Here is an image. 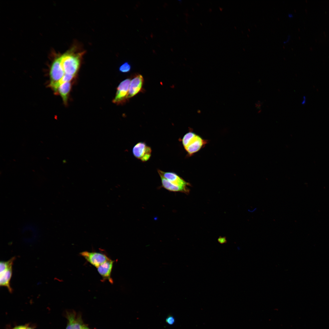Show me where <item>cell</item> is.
I'll return each instance as SVG.
<instances>
[{"label":"cell","mask_w":329,"mask_h":329,"mask_svg":"<svg viewBox=\"0 0 329 329\" xmlns=\"http://www.w3.org/2000/svg\"><path fill=\"white\" fill-rule=\"evenodd\" d=\"M27 329H33L30 327H27Z\"/></svg>","instance_id":"cb8c5ba5"},{"label":"cell","mask_w":329,"mask_h":329,"mask_svg":"<svg viewBox=\"0 0 329 329\" xmlns=\"http://www.w3.org/2000/svg\"><path fill=\"white\" fill-rule=\"evenodd\" d=\"M65 73L60 56L55 59L51 65L50 72L49 86L52 88L62 78Z\"/></svg>","instance_id":"3957f363"},{"label":"cell","mask_w":329,"mask_h":329,"mask_svg":"<svg viewBox=\"0 0 329 329\" xmlns=\"http://www.w3.org/2000/svg\"><path fill=\"white\" fill-rule=\"evenodd\" d=\"M131 80L126 79L122 81L118 86L115 98L113 102L119 104L124 102L127 99Z\"/></svg>","instance_id":"52a82bcc"},{"label":"cell","mask_w":329,"mask_h":329,"mask_svg":"<svg viewBox=\"0 0 329 329\" xmlns=\"http://www.w3.org/2000/svg\"><path fill=\"white\" fill-rule=\"evenodd\" d=\"M175 321L174 317L171 315H168L166 319V322L170 325H173L175 323Z\"/></svg>","instance_id":"2e32d148"},{"label":"cell","mask_w":329,"mask_h":329,"mask_svg":"<svg viewBox=\"0 0 329 329\" xmlns=\"http://www.w3.org/2000/svg\"><path fill=\"white\" fill-rule=\"evenodd\" d=\"M85 51L74 53L73 51L60 56L61 63L65 74L75 76L79 69Z\"/></svg>","instance_id":"6da1fadb"},{"label":"cell","mask_w":329,"mask_h":329,"mask_svg":"<svg viewBox=\"0 0 329 329\" xmlns=\"http://www.w3.org/2000/svg\"><path fill=\"white\" fill-rule=\"evenodd\" d=\"M157 172L159 176L163 177L173 184L189 191L188 186H190V184L176 173L164 172L159 169L157 170Z\"/></svg>","instance_id":"8992f818"},{"label":"cell","mask_w":329,"mask_h":329,"mask_svg":"<svg viewBox=\"0 0 329 329\" xmlns=\"http://www.w3.org/2000/svg\"><path fill=\"white\" fill-rule=\"evenodd\" d=\"M160 176L162 186L166 190L172 192H181L187 193L189 192V191L173 184L163 177Z\"/></svg>","instance_id":"7c38bea8"},{"label":"cell","mask_w":329,"mask_h":329,"mask_svg":"<svg viewBox=\"0 0 329 329\" xmlns=\"http://www.w3.org/2000/svg\"><path fill=\"white\" fill-rule=\"evenodd\" d=\"M288 18H292L293 17V15L292 13H289L288 14Z\"/></svg>","instance_id":"44dd1931"},{"label":"cell","mask_w":329,"mask_h":329,"mask_svg":"<svg viewBox=\"0 0 329 329\" xmlns=\"http://www.w3.org/2000/svg\"><path fill=\"white\" fill-rule=\"evenodd\" d=\"M71 83L70 82H66L62 84L58 87L57 92L61 95L63 102L66 104L68 100V95L71 88Z\"/></svg>","instance_id":"4fadbf2b"},{"label":"cell","mask_w":329,"mask_h":329,"mask_svg":"<svg viewBox=\"0 0 329 329\" xmlns=\"http://www.w3.org/2000/svg\"><path fill=\"white\" fill-rule=\"evenodd\" d=\"M132 152L136 158L143 162H145L150 158L152 150L151 148L144 142H140L135 145Z\"/></svg>","instance_id":"5b68a950"},{"label":"cell","mask_w":329,"mask_h":329,"mask_svg":"<svg viewBox=\"0 0 329 329\" xmlns=\"http://www.w3.org/2000/svg\"><path fill=\"white\" fill-rule=\"evenodd\" d=\"M183 146L190 155L199 151L207 141L194 133L189 132L183 136L182 140Z\"/></svg>","instance_id":"7a4b0ae2"},{"label":"cell","mask_w":329,"mask_h":329,"mask_svg":"<svg viewBox=\"0 0 329 329\" xmlns=\"http://www.w3.org/2000/svg\"><path fill=\"white\" fill-rule=\"evenodd\" d=\"M131 66L128 62H126L122 64L119 68V71L122 73L129 72L131 69Z\"/></svg>","instance_id":"9a60e30c"},{"label":"cell","mask_w":329,"mask_h":329,"mask_svg":"<svg viewBox=\"0 0 329 329\" xmlns=\"http://www.w3.org/2000/svg\"><path fill=\"white\" fill-rule=\"evenodd\" d=\"M143 82V78L141 75L134 76L130 81L127 99L132 97L141 90Z\"/></svg>","instance_id":"ba28073f"},{"label":"cell","mask_w":329,"mask_h":329,"mask_svg":"<svg viewBox=\"0 0 329 329\" xmlns=\"http://www.w3.org/2000/svg\"><path fill=\"white\" fill-rule=\"evenodd\" d=\"M80 254L96 268L110 259L105 254L98 252L84 251Z\"/></svg>","instance_id":"277c9868"},{"label":"cell","mask_w":329,"mask_h":329,"mask_svg":"<svg viewBox=\"0 0 329 329\" xmlns=\"http://www.w3.org/2000/svg\"><path fill=\"white\" fill-rule=\"evenodd\" d=\"M12 266H11L3 271L0 272V285L6 287L10 292L12 289L10 285V281L12 275Z\"/></svg>","instance_id":"8fae6325"},{"label":"cell","mask_w":329,"mask_h":329,"mask_svg":"<svg viewBox=\"0 0 329 329\" xmlns=\"http://www.w3.org/2000/svg\"><path fill=\"white\" fill-rule=\"evenodd\" d=\"M83 329H90L89 328H88L87 327V326H85V325L84 326Z\"/></svg>","instance_id":"603a6c76"},{"label":"cell","mask_w":329,"mask_h":329,"mask_svg":"<svg viewBox=\"0 0 329 329\" xmlns=\"http://www.w3.org/2000/svg\"><path fill=\"white\" fill-rule=\"evenodd\" d=\"M14 329H27V327L25 326H21L16 327Z\"/></svg>","instance_id":"d6986e66"},{"label":"cell","mask_w":329,"mask_h":329,"mask_svg":"<svg viewBox=\"0 0 329 329\" xmlns=\"http://www.w3.org/2000/svg\"><path fill=\"white\" fill-rule=\"evenodd\" d=\"M303 100L302 101V104H305V103H306V97H305V96L304 97Z\"/></svg>","instance_id":"7402d4cb"},{"label":"cell","mask_w":329,"mask_h":329,"mask_svg":"<svg viewBox=\"0 0 329 329\" xmlns=\"http://www.w3.org/2000/svg\"><path fill=\"white\" fill-rule=\"evenodd\" d=\"M291 38V36L290 35H288L287 37L286 40H285L283 41V43L285 44L288 42L290 40Z\"/></svg>","instance_id":"ac0fdd59"},{"label":"cell","mask_w":329,"mask_h":329,"mask_svg":"<svg viewBox=\"0 0 329 329\" xmlns=\"http://www.w3.org/2000/svg\"><path fill=\"white\" fill-rule=\"evenodd\" d=\"M114 261L109 259L97 268V271L103 280H108L111 283L113 281L111 277V274Z\"/></svg>","instance_id":"9c48e42d"},{"label":"cell","mask_w":329,"mask_h":329,"mask_svg":"<svg viewBox=\"0 0 329 329\" xmlns=\"http://www.w3.org/2000/svg\"><path fill=\"white\" fill-rule=\"evenodd\" d=\"M218 241L221 244H223L226 242V240L225 237H220L218 239Z\"/></svg>","instance_id":"e0dca14e"},{"label":"cell","mask_w":329,"mask_h":329,"mask_svg":"<svg viewBox=\"0 0 329 329\" xmlns=\"http://www.w3.org/2000/svg\"><path fill=\"white\" fill-rule=\"evenodd\" d=\"M67 317L68 322L66 329H83L85 325L80 316L72 312L68 313Z\"/></svg>","instance_id":"30bf717a"},{"label":"cell","mask_w":329,"mask_h":329,"mask_svg":"<svg viewBox=\"0 0 329 329\" xmlns=\"http://www.w3.org/2000/svg\"><path fill=\"white\" fill-rule=\"evenodd\" d=\"M15 259V257H13L7 261H1L0 263V272L3 271L10 266L12 265Z\"/></svg>","instance_id":"5bb4252c"},{"label":"cell","mask_w":329,"mask_h":329,"mask_svg":"<svg viewBox=\"0 0 329 329\" xmlns=\"http://www.w3.org/2000/svg\"><path fill=\"white\" fill-rule=\"evenodd\" d=\"M257 208L256 207V208H253V209H252L251 210L248 209V211L249 212L252 213H253L255 211L257 210Z\"/></svg>","instance_id":"ffe728a7"}]
</instances>
